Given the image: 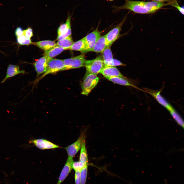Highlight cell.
I'll return each instance as SVG.
<instances>
[{
	"mask_svg": "<svg viewBox=\"0 0 184 184\" xmlns=\"http://www.w3.org/2000/svg\"><path fill=\"white\" fill-rule=\"evenodd\" d=\"M65 50L66 49L64 48L57 45L45 51L44 56L49 61L61 53Z\"/></svg>",
	"mask_w": 184,
	"mask_h": 184,
	"instance_id": "19",
	"label": "cell"
},
{
	"mask_svg": "<svg viewBox=\"0 0 184 184\" xmlns=\"http://www.w3.org/2000/svg\"><path fill=\"white\" fill-rule=\"evenodd\" d=\"M30 142L33 144L37 148L41 150L51 149L60 147L58 145L43 139H34L31 140Z\"/></svg>",
	"mask_w": 184,
	"mask_h": 184,
	"instance_id": "12",
	"label": "cell"
},
{
	"mask_svg": "<svg viewBox=\"0 0 184 184\" xmlns=\"http://www.w3.org/2000/svg\"><path fill=\"white\" fill-rule=\"evenodd\" d=\"M105 66L102 57L99 56L91 60H86L85 66L86 71L90 73L97 75Z\"/></svg>",
	"mask_w": 184,
	"mask_h": 184,
	"instance_id": "4",
	"label": "cell"
},
{
	"mask_svg": "<svg viewBox=\"0 0 184 184\" xmlns=\"http://www.w3.org/2000/svg\"><path fill=\"white\" fill-rule=\"evenodd\" d=\"M102 53V58L105 65L113 66L114 59L110 47H107Z\"/></svg>",
	"mask_w": 184,
	"mask_h": 184,
	"instance_id": "16",
	"label": "cell"
},
{
	"mask_svg": "<svg viewBox=\"0 0 184 184\" xmlns=\"http://www.w3.org/2000/svg\"><path fill=\"white\" fill-rule=\"evenodd\" d=\"M49 60L44 56L37 61L34 64L37 76L43 74L46 71Z\"/></svg>",
	"mask_w": 184,
	"mask_h": 184,
	"instance_id": "14",
	"label": "cell"
},
{
	"mask_svg": "<svg viewBox=\"0 0 184 184\" xmlns=\"http://www.w3.org/2000/svg\"><path fill=\"white\" fill-rule=\"evenodd\" d=\"M99 78L97 75L86 71L81 84L82 94L87 96L98 82Z\"/></svg>",
	"mask_w": 184,
	"mask_h": 184,
	"instance_id": "2",
	"label": "cell"
},
{
	"mask_svg": "<svg viewBox=\"0 0 184 184\" xmlns=\"http://www.w3.org/2000/svg\"><path fill=\"white\" fill-rule=\"evenodd\" d=\"M162 90L159 91L153 90L145 88L143 91L148 93L155 98L160 105L169 111L173 108L172 106L160 94Z\"/></svg>",
	"mask_w": 184,
	"mask_h": 184,
	"instance_id": "10",
	"label": "cell"
},
{
	"mask_svg": "<svg viewBox=\"0 0 184 184\" xmlns=\"http://www.w3.org/2000/svg\"><path fill=\"white\" fill-rule=\"evenodd\" d=\"M17 43L21 45H28L32 44L30 39H28L23 35L17 37Z\"/></svg>",
	"mask_w": 184,
	"mask_h": 184,
	"instance_id": "25",
	"label": "cell"
},
{
	"mask_svg": "<svg viewBox=\"0 0 184 184\" xmlns=\"http://www.w3.org/2000/svg\"><path fill=\"white\" fill-rule=\"evenodd\" d=\"M112 82L121 85L130 86L140 89L129 82L126 79L118 76L111 77L106 78Z\"/></svg>",
	"mask_w": 184,
	"mask_h": 184,
	"instance_id": "21",
	"label": "cell"
},
{
	"mask_svg": "<svg viewBox=\"0 0 184 184\" xmlns=\"http://www.w3.org/2000/svg\"><path fill=\"white\" fill-rule=\"evenodd\" d=\"M79 162L81 169L88 164V155L86 147L85 140L83 141L80 148Z\"/></svg>",
	"mask_w": 184,
	"mask_h": 184,
	"instance_id": "17",
	"label": "cell"
},
{
	"mask_svg": "<svg viewBox=\"0 0 184 184\" xmlns=\"http://www.w3.org/2000/svg\"><path fill=\"white\" fill-rule=\"evenodd\" d=\"M109 0V1H113V0Z\"/></svg>",
	"mask_w": 184,
	"mask_h": 184,
	"instance_id": "32",
	"label": "cell"
},
{
	"mask_svg": "<svg viewBox=\"0 0 184 184\" xmlns=\"http://www.w3.org/2000/svg\"><path fill=\"white\" fill-rule=\"evenodd\" d=\"M0 52H1V51H0Z\"/></svg>",
	"mask_w": 184,
	"mask_h": 184,
	"instance_id": "33",
	"label": "cell"
},
{
	"mask_svg": "<svg viewBox=\"0 0 184 184\" xmlns=\"http://www.w3.org/2000/svg\"><path fill=\"white\" fill-rule=\"evenodd\" d=\"M64 70H65V66L63 60L52 59L48 62L46 71L36 80V82L39 81L48 74L54 73L60 71Z\"/></svg>",
	"mask_w": 184,
	"mask_h": 184,
	"instance_id": "3",
	"label": "cell"
},
{
	"mask_svg": "<svg viewBox=\"0 0 184 184\" xmlns=\"http://www.w3.org/2000/svg\"><path fill=\"white\" fill-rule=\"evenodd\" d=\"M15 34L17 37L23 35V30L22 28L20 27L17 28L15 30Z\"/></svg>",
	"mask_w": 184,
	"mask_h": 184,
	"instance_id": "29",
	"label": "cell"
},
{
	"mask_svg": "<svg viewBox=\"0 0 184 184\" xmlns=\"http://www.w3.org/2000/svg\"><path fill=\"white\" fill-rule=\"evenodd\" d=\"M80 170L75 171L74 179L75 184H80Z\"/></svg>",
	"mask_w": 184,
	"mask_h": 184,
	"instance_id": "28",
	"label": "cell"
},
{
	"mask_svg": "<svg viewBox=\"0 0 184 184\" xmlns=\"http://www.w3.org/2000/svg\"><path fill=\"white\" fill-rule=\"evenodd\" d=\"M74 162L73 158L68 156L56 184H61L66 178L73 169V165Z\"/></svg>",
	"mask_w": 184,
	"mask_h": 184,
	"instance_id": "11",
	"label": "cell"
},
{
	"mask_svg": "<svg viewBox=\"0 0 184 184\" xmlns=\"http://www.w3.org/2000/svg\"><path fill=\"white\" fill-rule=\"evenodd\" d=\"M125 20V18L115 27L106 34V38L107 47H110L119 38L121 28Z\"/></svg>",
	"mask_w": 184,
	"mask_h": 184,
	"instance_id": "7",
	"label": "cell"
},
{
	"mask_svg": "<svg viewBox=\"0 0 184 184\" xmlns=\"http://www.w3.org/2000/svg\"><path fill=\"white\" fill-rule=\"evenodd\" d=\"M169 5L176 8L182 14L184 15V7H181L177 0H171Z\"/></svg>",
	"mask_w": 184,
	"mask_h": 184,
	"instance_id": "26",
	"label": "cell"
},
{
	"mask_svg": "<svg viewBox=\"0 0 184 184\" xmlns=\"http://www.w3.org/2000/svg\"><path fill=\"white\" fill-rule=\"evenodd\" d=\"M86 48V44L84 38L74 42L68 49L82 52Z\"/></svg>",
	"mask_w": 184,
	"mask_h": 184,
	"instance_id": "23",
	"label": "cell"
},
{
	"mask_svg": "<svg viewBox=\"0 0 184 184\" xmlns=\"http://www.w3.org/2000/svg\"><path fill=\"white\" fill-rule=\"evenodd\" d=\"M74 43L71 35L63 39L58 40L56 44L57 46L67 50L69 49Z\"/></svg>",
	"mask_w": 184,
	"mask_h": 184,
	"instance_id": "22",
	"label": "cell"
},
{
	"mask_svg": "<svg viewBox=\"0 0 184 184\" xmlns=\"http://www.w3.org/2000/svg\"><path fill=\"white\" fill-rule=\"evenodd\" d=\"M106 35L101 36L97 40L91 51L102 53L107 47Z\"/></svg>",
	"mask_w": 184,
	"mask_h": 184,
	"instance_id": "18",
	"label": "cell"
},
{
	"mask_svg": "<svg viewBox=\"0 0 184 184\" xmlns=\"http://www.w3.org/2000/svg\"><path fill=\"white\" fill-rule=\"evenodd\" d=\"M124 4L118 9H126L138 14H149L155 12L169 3L155 1L144 2L125 0Z\"/></svg>",
	"mask_w": 184,
	"mask_h": 184,
	"instance_id": "1",
	"label": "cell"
},
{
	"mask_svg": "<svg viewBox=\"0 0 184 184\" xmlns=\"http://www.w3.org/2000/svg\"><path fill=\"white\" fill-rule=\"evenodd\" d=\"M100 73L105 78L118 76L126 79L116 66H105L101 70Z\"/></svg>",
	"mask_w": 184,
	"mask_h": 184,
	"instance_id": "13",
	"label": "cell"
},
{
	"mask_svg": "<svg viewBox=\"0 0 184 184\" xmlns=\"http://www.w3.org/2000/svg\"><path fill=\"white\" fill-rule=\"evenodd\" d=\"M73 169L75 171L80 170L81 169L79 166V161L74 162L73 165Z\"/></svg>",
	"mask_w": 184,
	"mask_h": 184,
	"instance_id": "30",
	"label": "cell"
},
{
	"mask_svg": "<svg viewBox=\"0 0 184 184\" xmlns=\"http://www.w3.org/2000/svg\"><path fill=\"white\" fill-rule=\"evenodd\" d=\"M101 36V32L97 28L87 35L84 37L86 44L85 49L81 52L86 53L92 51L97 40Z\"/></svg>",
	"mask_w": 184,
	"mask_h": 184,
	"instance_id": "6",
	"label": "cell"
},
{
	"mask_svg": "<svg viewBox=\"0 0 184 184\" xmlns=\"http://www.w3.org/2000/svg\"><path fill=\"white\" fill-rule=\"evenodd\" d=\"M88 164L84 166L80 170V184H86L88 171Z\"/></svg>",
	"mask_w": 184,
	"mask_h": 184,
	"instance_id": "24",
	"label": "cell"
},
{
	"mask_svg": "<svg viewBox=\"0 0 184 184\" xmlns=\"http://www.w3.org/2000/svg\"><path fill=\"white\" fill-rule=\"evenodd\" d=\"M171 1V0H152L153 1L163 3L164 2H168V3H169Z\"/></svg>",
	"mask_w": 184,
	"mask_h": 184,
	"instance_id": "31",
	"label": "cell"
},
{
	"mask_svg": "<svg viewBox=\"0 0 184 184\" xmlns=\"http://www.w3.org/2000/svg\"><path fill=\"white\" fill-rule=\"evenodd\" d=\"M23 35L27 38L30 39L33 36L32 29L30 28L23 30Z\"/></svg>",
	"mask_w": 184,
	"mask_h": 184,
	"instance_id": "27",
	"label": "cell"
},
{
	"mask_svg": "<svg viewBox=\"0 0 184 184\" xmlns=\"http://www.w3.org/2000/svg\"><path fill=\"white\" fill-rule=\"evenodd\" d=\"M25 72L23 70H20L19 66L9 64L8 66L6 75L1 82V83L4 82L8 78L13 77L20 74H23Z\"/></svg>",
	"mask_w": 184,
	"mask_h": 184,
	"instance_id": "15",
	"label": "cell"
},
{
	"mask_svg": "<svg viewBox=\"0 0 184 184\" xmlns=\"http://www.w3.org/2000/svg\"><path fill=\"white\" fill-rule=\"evenodd\" d=\"M86 60L84 54L63 60L65 70L85 66Z\"/></svg>",
	"mask_w": 184,
	"mask_h": 184,
	"instance_id": "5",
	"label": "cell"
},
{
	"mask_svg": "<svg viewBox=\"0 0 184 184\" xmlns=\"http://www.w3.org/2000/svg\"><path fill=\"white\" fill-rule=\"evenodd\" d=\"M71 16L70 15L68 17L65 23L61 25L57 30L58 40L63 39L71 35Z\"/></svg>",
	"mask_w": 184,
	"mask_h": 184,
	"instance_id": "8",
	"label": "cell"
},
{
	"mask_svg": "<svg viewBox=\"0 0 184 184\" xmlns=\"http://www.w3.org/2000/svg\"><path fill=\"white\" fill-rule=\"evenodd\" d=\"M45 51L57 45L56 43L53 41L43 40L33 42L32 44Z\"/></svg>",
	"mask_w": 184,
	"mask_h": 184,
	"instance_id": "20",
	"label": "cell"
},
{
	"mask_svg": "<svg viewBox=\"0 0 184 184\" xmlns=\"http://www.w3.org/2000/svg\"><path fill=\"white\" fill-rule=\"evenodd\" d=\"M85 138L84 134H82L75 142L65 148L68 156L73 158L75 156L80 149Z\"/></svg>",
	"mask_w": 184,
	"mask_h": 184,
	"instance_id": "9",
	"label": "cell"
}]
</instances>
